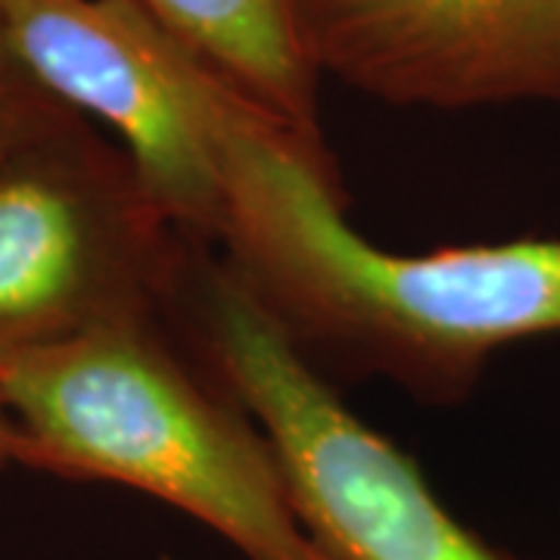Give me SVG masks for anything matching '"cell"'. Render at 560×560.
I'll return each instance as SVG.
<instances>
[{
	"mask_svg": "<svg viewBox=\"0 0 560 560\" xmlns=\"http://www.w3.org/2000/svg\"><path fill=\"white\" fill-rule=\"evenodd\" d=\"M221 265L312 368L455 405L511 342L560 334V237L389 253L346 221L327 147L231 94L219 125Z\"/></svg>",
	"mask_w": 560,
	"mask_h": 560,
	"instance_id": "6da1fadb",
	"label": "cell"
},
{
	"mask_svg": "<svg viewBox=\"0 0 560 560\" xmlns=\"http://www.w3.org/2000/svg\"><path fill=\"white\" fill-rule=\"evenodd\" d=\"M22 467L119 482L190 514L246 560H334L305 529L261 427L172 324L0 359Z\"/></svg>",
	"mask_w": 560,
	"mask_h": 560,
	"instance_id": "7a4b0ae2",
	"label": "cell"
},
{
	"mask_svg": "<svg viewBox=\"0 0 560 560\" xmlns=\"http://www.w3.org/2000/svg\"><path fill=\"white\" fill-rule=\"evenodd\" d=\"M94 121L69 116L0 156V359L172 324L197 246Z\"/></svg>",
	"mask_w": 560,
	"mask_h": 560,
	"instance_id": "3957f363",
	"label": "cell"
},
{
	"mask_svg": "<svg viewBox=\"0 0 560 560\" xmlns=\"http://www.w3.org/2000/svg\"><path fill=\"white\" fill-rule=\"evenodd\" d=\"M180 334L259 423L305 529L334 560H521L460 523L418 460L337 396L224 265L200 261Z\"/></svg>",
	"mask_w": 560,
	"mask_h": 560,
	"instance_id": "277c9868",
	"label": "cell"
},
{
	"mask_svg": "<svg viewBox=\"0 0 560 560\" xmlns=\"http://www.w3.org/2000/svg\"><path fill=\"white\" fill-rule=\"evenodd\" d=\"M0 38L54 101L113 131L184 234L215 243L228 81L138 0H0Z\"/></svg>",
	"mask_w": 560,
	"mask_h": 560,
	"instance_id": "5b68a950",
	"label": "cell"
},
{
	"mask_svg": "<svg viewBox=\"0 0 560 560\" xmlns=\"http://www.w3.org/2000/svg\"><path fill=\"white\" fill-rule=\"evenodd\" d=\"M315 75L396 106H560V0H290Z\"/></svg>",
	"mask_w": 560,
	"mask_h": 560,
	"instance_id": "8992f818",
	"label": "cell"
},
{
	"mask_svg": "<svg viewBox=\"0 0 560 560\" xmlns=\"http://www.w3.org/2000/svg\"><path fill=\"white\" fill-rule=\"evenodd\" d=\"M219 79L300 138L324 143L318 75L305 62L290 0H138Z\"/></svg>",
	"mask_w": 560,
	"mask_h": 560,
	"instance_id": "52a82bcc",
	"label": "cell"
},
{
	"mask_svg": "<svg viewBox=\"0 0 560 560\" xmlns=\"http://www.w3.org/2000/svg\"><path fill=\"white\" fill-rule=\"evenodd\" d=\"M69 116L75 109L54 101L0 38V156Z\"/></svg>",
	"mask_w": 560,
	"mask_h": 560,
	"instance_id": "ba28073f",
	"label": "cell"
},
{
	"mask_svg": "<svg viewBox=\"0 0 560 560\" xmlns=\"http://www.w3.org/2000/svg\"><path fill=\"white\" fill-rule=\"evenodd\" d=\"M22 452H25V442H22L20 427L0 396V464H20L22 467Z\"/></svg>",
	"mask_w": 560,
	"mask_h": 560,
	"instance_id": "9c48e42d",
	"label": "cell"
}]
</instances>
